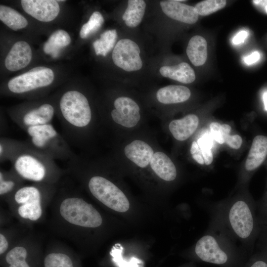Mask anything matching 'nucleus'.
I'll use <instances>...</instances> for the list:
<instances>
[{
  "label": "nucleus",
  "mask_w": 267,
  "mask_h": 267,
  "mask_svg": "<svg viewBox=\"0 0 267 267\" xmlns=\"http://www.w3.org/2000/svg\"><path fill=\"white\" fill-rule=\"evenodd\" d=\"M211 219L216 221L249 257L260 233L256 202L240 196L208 205ZM239 246V245H238Z\"/></svg>",
  "instance_id": "f257e3e1"
},
{
  "label": "nucleus",
  "mask_w": 267,
  "mask_h": 267,
  "mask_svg": "<svg viewBox=\"0 0 267 267\" xmlns=\"http://www.w3.org/2000/svg\"><path fill=\"white\" fill-rule=\"evenodd\" d=\"M198 261L220 267H242L249 256L223 228L211 219L208 228L195 244Z\"/></svg>",
  "instance_id": "f03ea898"
},
{
  "label": "nucleus",
  "mask_w": 267,
  "mask_h": 267,
  "mask_svg": "<svg viewBox=\"0 0 267 267\" xmlns=\"http://www.w3.org/2000/svg\"><path fill=\"white\" fill-rule=\"evenodd\" d=\"M58 107L62 135L70 145L78 147L92 120L89 100L81 91L69 90L60 97Z\"/></svg>",
  "instance_id": "7ed1b4c3"
},
{
  "label": "nucleus",
  "mask_w": 267,
  "mask_h": 267,
  "mask_svg": "<svg viewBox=\"0 0 267 267\" xmlns=\"http://www.w3.org/2000/svg\"><path fill=\"white\" fill-rule=\"evenodd\" d=\"M8 161L21 178L34 181H43L51 178L50 176L55 178L60 172L55 160L26 140H16Z\"/></svg>",
  "instance_id": "20e7f679"
},
{
  "label": "nucleus",
  "mask_w": 267,
  "mask_h": 267,
  "mask_svg": "<svg viewBox=\"0 0 267 267\" xmlns=\"http://www.w3.org/2000/svg\"><path fill=\"white\" fill-rule=\"evenodd\" d=\"M31 145L54 160L68 161L75 154L71 145L51 123L30 127L25 131Z\"/></svg>",
  "instance_id": "39448f33"
},
{
  "label": "nucleus",
  "mask_w": 267,
  "mask_h": 267,
  "mask_svg": "<svg viewBox=\"0 0 267 267\" xmlns=\"http://www.w3.org/2000/svg\"><path fill=\"white\" fill-rule=\"evenodd\" d=\"M59 211L65 220L77 226L95 228L102 222L99 213L82 198L76 197L65 198L61 203Z\"/></svg>",
  "instance_id": "423d86ee"
},
{
  "label": "nucleus",
  "mask_w": 267,
  "mask_h": 267,
  "mask_svg": "<svg viewBox=\"0 0 267 267\" xmlns=\"http://www.w3.org/2000/svg\"><path fill=\"white\" fill-rule=\"evenodd\" d=\"M88 187L92 195L107 207L118 212H125L130 208L129 201L115 184L106 178L91 177L88 181Z\"/></svg>",
  "instance_id": "0eeeda50"
},
{
  "label": "nucleus",
  "mask_w": 267,
  "mask_h": 267,
  "mask_svg": "<svg viewBox=\"0 0 267 267\" xmlns=\"http://www.w3.org/2000/svg\"><path fill=\"white\" fill-rule=\"evenodd\" d=\"M54 79V73L51 69L38 66L10 79L7 88L12 93H25L50 85Z\"/></svg>",
  "instance_id": "6e6552de"
},
{
  "label": "nucleus",
  "mask_w": 267,
  "mask_h": 267,
  "mask_svg": "<svg viewBox=\"0 0 267 267\" xmlns=\"http://www.w3.org/2000/svg\"><path fill=\"white\" fill-rule=\"evenodd\" d=\"M140 52L138 45L134 41L122 39L113 48L112 60L117 66L126 71H137L142 67Z\"/></svg>",
  "instance_id": "1a4fd4ad"
},
{
  "label": "nucleus",
  "mask_w": 267,
  "mask_h": 267,
  "mask_svg": "<svg viewBox=\"0 0 267 267\" xmlns=\"http://www.w3.org/2000/svg\"><path fill=\"white\" fill-rule=\"evenodd\" d=\"M55 109L48 103H44L24 111L10 113L12 121L25 131L27 129L37 126L51 123Z\"/></svg>",
  "instance_id": "9d476101"
},
{
  "label": "nucleus",
  "mask_w": 267,
  "mask_h": 267,
  "mask_svg": "<svg viewBox=\"0 0 267 267\" xmlns=\"http://www.w3.org/2000/svg\"><path fill=\"white\" fill-rule=\"evenodd\" d=\"M41 198L42 193L38 187L26 186L17 189L14 198L21 204L18 208L19 216L31 221L38 220L42 214Z\"/></svg>",
  "instance_id": "9b49d317"
},
{
  "label": "nucleus",
  "mask_w": 267,
  "mask_h": 267,
  "mask_svg": "<svg viewBox=\"0 0 267 267\" xmlns=\"http://www.w3.org/2000/svg\"><path fill=\"white\" fill-rule=\"evenodd\" d=\"M114 106L115 109L111 112L113 121L129 128L136 125L140 118V108L134 100L128 97H119L115 100Z\"/></svg>",
  "instance_id": "f8f14e48"
},
{
  "label": "nucleus",
  "mask_w": 267,
  "mask_h": 267,
  "mask_svg": "<svg viewBox=\"0 0 267 267\" xmlns=\"http://www.w3.org/2000/svg\"><path fill=\"white\" fill-rule=\"evenodd\" d=\"M24 10L34 18L42 22H50L58 15L60 6L54 0H22Z\"/></svg>",
  "instance_id": "ddd939ff"
},
{
  "label": "nucleus",
  "mask_w": 267,
  "mask_h": 267,
  "mask_svg": "<svg viewBox=\"0 0 267 267\" xmlns=\"http://www.w3.org/2000/svg\"><path fill=\"white\" fill-rule=\"evenodd\" d=\"M160 4L164 14L175 20L192 24L198 19L199 15L194 6L182 3L178 0H162Z\"/></svg>",
  "instance_id": "4468645a"
},
{
  "label": "nucleus",
  "mask_w": 267,
  "mask_h": 267,
  "mask_svg": "<svg viewBox=\"0 0 267 267\" xmlns=\"http://www.w3.org/2000/svg\"><path fill=\"white\" fill-rule=\"evenodd\" d=\"M32 51L30 45L25 41L15 43L5 59V66L10 71H16L26 67L30 62Z\"/></svg>",
  "instance_id": "2eb2a0df"
},
{
  "label": "nucleus",
  "mask_w": 267,
  "mask_h": 267,
  "mask_svg": "<svg viewBox=\"0 0 267 267\" xmlns=\"http://www.w3.org/2000/svg\"><path fill=\"white\" fill-rule=\"evenodd\" d=\"M124 152L129 159L141 168L148 166L154 153L148 144L140 140H134L128 144Z\"/></svg>",
  "instance_id": "dca6fc26"
},
{
  "label": "nucleus",
  "mask_w": 267,
  "mask_h": 267,
  "mask_svg": "<svg viewBox=\"0 0 267 267\" xmlns=\"http://www.w3.org/2000/svg\"><path fill=\"white\" fill-rule=\"evenodd\" d=\"M267 156V136H256L253 139L245 164L248 172H252L258 168Z\"/></svg>",
  "instance_id": "f3484780"
},
{
  "label": "nucleus",
  "mask_w": 267,
  "mask_h": 267,
  "mask_svg": "<svg viewBox=\"0 0 267 267\" xmlns=\"http://www.w3.org/2000/svg\"><path fill=\"white\" fill-rule=\"evenodd\" d=\"M198 124V117L190 114L181 119L172 121L169 124V129L175 139L183 141L195 132Z\"/></svg>",
  "instance_id": "a211bd4d"
},
{
  "label": "nucleus",
  "mask_w": 267,
  "mask_h": 267,
  "mask_svg": "<svg viewBox=\"0 0 267 267\" xmlns=\"http://www.w3.org/2000/svg\"><path fill=\"white\" fill-rule=\"evenodd\" d=\"M150 165L152 170L162 179L171 181L176 179L177 175L176 166L164 153L159 151L154 153Z\"/></svg>",
  "instance_id": "6ab92c4d"
},
{
  "label": "nucleus",
  "mask_w": 267,
  "mask_h": 267,
  "mask_svg": "<svg viewBox=\"0 0 267 267\" xmlns=\"http://www.w3.org/2000/svg\"><path fill=\"white\" fill-rule=\"evenodd\" d=\"M190 95V89L180 85L167 86L158 89L156 93L158 101L166 104L184 102Z\"/></svg>",
  "instance_id": "aec40b11"
},
{
  "label": "nucleus",
  "mask_w": 267,
  "mask_h": 267,
  "mask_svg": "<svg viewBox=\"0 0 267 267\" xmlns=\"http://www.w3.org/2000/svg\"><path fill=\"white\" fill-rule=\"evenodd\" d=\"M159 71L163 77L183 84L191 83L196 78L194 70L186 62L174 66H164L160 68Z\"/></svg>",
  "instance_id": "412c9836"
},
{
  "label": "nucleus",
  "mask_w": 267,
  "mask_h": 267,
  "mask_svg": "<svg viewBox=\"0 0 267 267\" xmlns=\"http://www.w3.org/2000/svg\"><path fill=\"white\" fill-rule=\"evenodd\" d=\"M187 55L195 66L203 65L207 58V43L202 36L196 35L189 40L187 48Z\"/></svg>",
  "instance_id": "4be33fe9"
},
{
  "label": "nucleus",
  "mask_w": 267,
  "mask_h": 267,
  "mask_svg": "<svg viewBox=\"0 0 267 267\" xmlns=\"http://www.w3.org/2000/svg\"><path fill=\"white\" fill-rule=\"evenodd\" d=\"M69 34L63 30H58L53 32L44 45L45 53L53 58H56L60 54L61 49L68 46L71 43Z\"/></svg>",
  "instance_id": "5701e85b"
},
{
  "label": "nucleus",
  "mask_w": 267,
  "mask_h": 267,
  "mask_svg": "<svg viewBox=\"0 0 267 267\" xmlns=\"http://www.w3.org/2000/svg\"><path fill=\"white\" fill-rule=\"evenodd\" d=\"M146 8L143 0H129L127 7L122 16L125 24L131 28L137 26L141 22Z\"/></svg>",
  "instance_id": "b1692460"
},
{
  "label": "nucleus",
  "mask_w": 267,
  "mask_h": 267,
  "mask_svg": "<svg viewBox=\"0 0 267 267\" xmlns=\"http://www.w3.org/2000/svg\"><path fill=\"white\" fill-rule=\"evenodd\" d=\"M0 19L11 29L17 31L25 28L27 20L16 10L7 6L0 5Z\"/></svg>",
  "instance_id": "393cba45"
},
{
  "label": "nucleus",
  "mask_w": 267,
  "mask_h": 267,
  "mask_svg": "<svg viewBox=\"0 0 267 267\" xmlns=\"http://www.w3.org/2000/svg\"><path fill=\"white\" fill-rule=\"evenodd\" d=\"M117 37V33L115 29L104 32L100 38L93 43L96 55L106 56L114 46Z\"/></svg>",
  "instance_id": "a878e982"
},
{
  "label": "nucleus",
  "mask_w": 267,
  "mask_h": 267,
  "mask_svg": "<svg viewBox=\"0 0 267 267\" xmlns=\"http://www.w3.org/2000/svg\"><path fill=\"white\" fill-rule=\"evenodd\" d=\"M27 251L25 248L17 246L10 250L6 254L5 261L8 267H30L26 261Z\"/></svg>",
  "instance_id": "bb28decb"
},
{
  "label": "nucleus",
  "mask_w": 267,
  "mask_h": 267,
  "mask_svg": "<svg viewBox=\"0 0 267 267\" xmlns=\"http://www.w3.org/2000/svg\"><path fill=\"white\" fill-rule=\"evenodd\" d=\"M104 18L100 12L94 11L89 17V21L84 24L80 31L82 39H86L92 34L97 32L104 23Z\"/></svg>",
  "instance_id": "cd10ccee"
},
{
  "label": "nucleus",
  "mask_w": 267,
  "mask_h": 267,
  "mask_svg": "<svg viewBox=\"0 0 267 267\" xmlns=\"http://www.w3.org/2000/svg\"><path fill=\"white\" fill-rule=\"evenodd\" d=\"M226 3L225 0H205L198 2L194 7L198 15L207 16L224 8Z\"/></svg>",
  "instance_id": "c85d7f7f"
},
{
  "label": "nucleus",
  "mask_w": 267,
  "mask_h": 267,
  "mask_svg": "<svg viewBox=\"0 0 267 267\" xmlns=\"http://www.w3.org/2000/svg\"><path fill=\"white\" fill-rule=\"evenodd\" d=\"M44 267H74L73 263L69 256L61 253H52L44 259Z\"/></svg>",
  "instance_id": "c756f323"
},
{
  "label": "nucleus",
  "mask_w": 267,
  "mask_h": 267,
  "mask_svg": "<svg viewBox=\"0 0 267 267\" xmlns=\"http://www.w3.org/2000/svg\"><path fill=\"white\" fill-rule=\"evenodd\" d=\"M210 132L214 139L219 143H225V139L229 134L231 127L227 124H220L218 122H212L210 125Z\"/></svg>",
  "instance_id": "7c9ffc66"
},
{
  "label": "nucleus",
  "mask_w": 267,
  "mask_h": 267,
  "mask_svg": "<svg viewBox=\"0 0 267 267\" xmlns=\"http://www.w3.org/2000/svg\"><path fill=\"white\" fill-rule=\"evenodd\" d=\"M10 173L0 172V195L7 194L14 189L17 186V181L15 176L10 175Z\"/></svg>",
  "instance_id": "2f4dec72"
},
{
  "label": "nucleus",
  "mask_w": 267,
  "mask_h": 267,
  "mask_svg": "<svg viewBox=\"0 0 267 267\" xmlns=\"http://www.w3.org/2000/svg\"><path fill=\"white\" fill-rule=\"evenodd\" d=\"M242 267H267V253L258 250L249 257Z\"/></svg>",
  "instance_id": "473e14b6"
},
{
  "label": "nucleus",
  "mask_w": 267,
  "mask_h": 267,
  "mask_svg": "<svg viewBox=\"0 0 267 267\" xmlns=\"http://www.w3.org/2000/svg\"><path fill=\"white\" fill-rule=\"evenodd\" d=\"M15 140L7 137H0V162L1 163L9 160L14 148Z\"/></svg>",
  "instance_id": "72a5a7b5"
},
{
  "label": "nucleus",
  "mask_w": 267,
  "mask_h": 267,
  "mask_svg": "<svg viewBox=\"0 0 267 267\" xmlns=\"http://www.w3.org/2000/svg\"><path fill=\"white\" fill-rule=\"evenodd\" d=\"M258 218L261 226H267V191L264 196L256 202Z\"/></svg>",
  "instance_id": "f704fd0d"
},
{
  "label": "nucleus",
  "mask_w": 267,
  "mask_h": 267,
  "mask_svg": "<svg viewBox=\"0 0 267 267\" xmlns=\"http://www.w3.org/2000/svg\"><path fill=\"white\" fill-rule=\"evenodd\" d=\"M257 247L259 251L267 253V226H262L257 241Z\"/></svg>",
  "instance_id": "c9c22d12"
},
{
  "label": "nucleus",
  "mask_w": 267,
  "mask_h": 267,
  "mask_svg": "<svg viewBox=\"0 0 267 267\" xmlns=\"http://www.w3.org/2000/svg\"><path fill=\"white\" fill-rule=\"evenodd\" d=\"M190 153L193 159L198 164L203 165L205 164L202 151L198 143L194 141L192 142L190 148Z\"/></svg>",
  "instance_id": "e433bc0d"
},
{
  "label": "nucleus",
  "mask_w": 267,
  "mask_h": 267,
  "mask_svg": "<svg viewBox=\"0 0 267 267\" xmlns=\"http://www.w3.org/2000/svg\"><path fill=\"white\" fill-rule=\"evenodd\" d=\"M225 143L230 148L233 149H239L242 144V139L238 134H229L225 139Z\"/></svg>",
  "instance_id": "4c0bfd02"
},
{
  "label": "nucleus",
  "mask_w": 267,
  "mask_h": 267,
  "mask_svg": "<svg viewBox=\"0 0 267 267\" xmlns=\"http://www.w3.org/2000/svg\"><path fill=\"white\" fill-rule=\"evenodd\" d=\"M199 146L202 151L205 164L206 165H210L213 160V155L210 147L208 145H205V144L200 145Z\"/></svg>",
  "instance_id": "58836bf2"
},
{
  "label": "nucleus",
  "mask_w": 267,
  "mask_h": 267,
  "mask_svg": "<svg viewBox=\"0 0 267 267\" xmlns=\"http://www.w3.org/2000/svg\"><path fill=\"white\" fill-rule=\"evenodd\" d=\"M252 3L258 10L267 14V0H254Z\"/></svg>",
  "instance_id": "ea45409f"
},
{
  "label": "nucleus",
  "mask_w": 267,
  "mask_h": 267,
  "mask_svg": "<svg viewBox=\"0 0 267 267\" xmlns=\"http://www.w3.org/2000/svg\"><path fill=\"white\" fill-rule=\"evenodd\" d=\"M247 32L244 30L240 31L233 38L232 42L235 44H238L244 42L245 39L247 37Z\"/></svg>",
  "instance_id": "a19ab883"
},
{
  "label": "nucleus",
  "mask_w": 267,
  "mask_h": 267,
  "mask_svg": "<svg viewBox=\"0 0 267 267\" xmlns=\"http://www.w3.org/2000/svg\"><path fill=\"white\" fill-rule=\"evenodd\" d=\"M260 58V54L255 51L244 59L245 62L247 64H251L257 62Z\"/></svg>",
  "instance_id": "79ce46f5"
},
{
  "label": "nucleus",
  "mask_w": 267,
  "mask_h": 267,
  "mask_svg": "<svg viewBox=\"0 0 267 267\" xmlns=\"http://www.w3.org/2000/svg\"><path fill=\"white\" fill-rule=\"evenodd\" d=\"M8 246V242L5 236L0 234V254H3L7 250Z\"/></svg>",
  "instance_id": "37998d69"
}]
</instances>
